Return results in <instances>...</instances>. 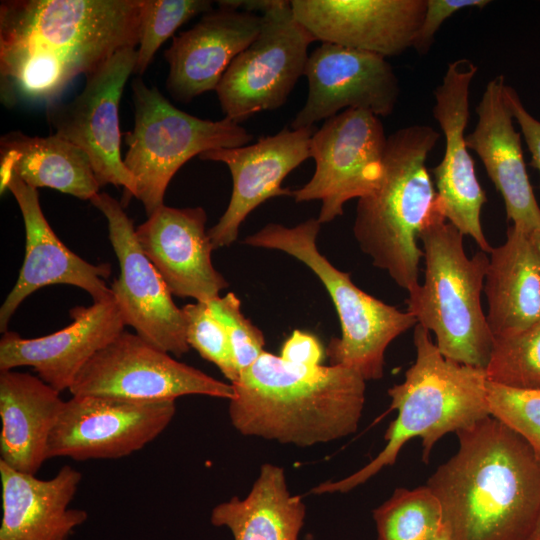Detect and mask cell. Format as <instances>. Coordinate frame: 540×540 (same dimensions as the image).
Instances as JSON below:
<instances>
[{
  "mask_svg": "<svg viewBox=\"0 0 540 540\" xmlns=\"http://www.w3.org/2000/svg\"><path fill=\"white\" fill-rule=\"evenodd\" d=\"M142 0H4L0 4V99L57 102L116 53L136 48Z\"/></svg>",
  "mask_w": 540,
  "mask_h": 540,
  "instance_id": "1",
  "label": "cell"
},
{
  "mask_svg": "<svg viewBox=\"0 0 540 540\" xmlns=\"http://www.w3.org/2000/svg\"><path fill=\"white\" fill-rule=\"evenodd\" d=\"M456 434L458 451L426 484L450 540H525L540 510V458L490 415Z\"/></svg>",
  "mask_w": 540,
  "mask_h": 540,
  "instance_id": "2",
  "label": "cell"
},
{
  "mask_svg": "<svg viewBox=\"0 0 540 540\" xmlns=\"http://www.w3.org/2000/svg\"><path fill=\"white\" fill-rule=\"evenodd\" d=\"M366 380L340 365H297L264 352L231 383L229 418L245 436L309 447L354 433Z\"/></svg>",
  "mask_w": 540,
  "mask_h": 540,
  "instance_id": "3",
  "label": "cell"
},
{
  "mask_svg": "<svg viewBox=\"0 0 540 540\" xmlns=\"http://www.w3.org/2000/svg\"><path fill=\"white\" fill-rule=\"evenodd\" d=\"M415 362L402 383L388 389L390 408L398 415L386 430L383 450L350 476L328 480L311 493H346L365 483L381 469L395 463L406 442L419 437L422 460L428 463L435 443L489 416L487 378L482 368L445 358L420 324L414 327Z\"/></svg>",
  "mask_w": 540,
  "mask_h": 540,
  "instance_id": "4",
  "label": "cell"
},
{
  "mask_svg": "<svg viewBox=\"0 0 540 540\" xmlns=\"http://www.w3.org/2000/svg\"><path fill=\"white\" fill-rule=\"evenodd\" d=\"M439 138L425 124L389 135L381 180L356 208L353 233L361 250L408 292L419 285V233L436 201L426 161Z\"/></svg>",
  "mask_w": 540,
  "mask_h": 540,
  "instance_id": "5",
  "label": "cell"
},
{
  "mask_svg": "<svg viewBox=\"0 0 540 540\" xmlns=\"http://www.w3.org/2000/svg\"><path fill=\"white\" fill-rule=\"evenodd\" d=\"M463 237L435 201L419 233L424 283L408 292L407 312L434 333L445 358L485 369L494 341L481 305L489 258L481 250L469 258Z\"/></svg>",
  "mask_w": 540,
  "mask_h": 540,
  "instance_id": "6",
  "label": "cell"
},
{
  "mask_svg": "<svg viewBox=\"0 0 540 540\" xmlns=\"http://www.w3.org/2000/svg\"><path fill=\"white\" fill-rule=\"evenodd\" d=\"M321 223L310 218L294 227L269 223L247 236L243 243L283 251L308 266L320 279L337 311L341 336L326 348L330 365L357 371L366 381L384 374V356L388 345L418 322L358 288L350 274L340 271L317 247Z\"/></svg>",
  "mask_w": 540,
  "mask_h": 540,
  "instance_id": "7",
  "label": "cell"
},
{
  "mask_svg": "<svg viewBox=\"0 0 540 540\" xmlns=\"http://www.w3.org/2000/svg\"><path fill=\"white\" fill-rule=\"evenodd\" d=\"M134 127L123 135L124 165L136 180V197L147 216L164 205L169 182L191 158L249 144L253 135L227 118L200 119L175 107L140 77L131 84Z\"/></svg>",
  "mask_w": 540,
  "mask_h": 540,
  "instance_id": "8",
  "label": "cell"
},
{
  "mask_svg": "<svg viewBox=\"0 0 540 540\" xmlns=\"http://www.w3.org/2000/svg\"><path fill=\"white\" fill-rule=\"evenodd\" d=\"M314 41L296 20L290 1L275 0L262 14L258 36L233 60L215 90L225 118L240 124L284 105L304 75Z\"/></svg>",
  "mask_w": 540,
  "mask_h": 540,
  "instance_id": "9",
  "label": "cell"
},
{
  "mask_svg": "<svg viewBox=\"0 0 540 540\" xmlns=\"http://www.w3.org/2000/svg\"><path fill=\"white\" fill-rule=\"evenodd\" d=\"M68 391L72 396L134 402L175 401L185 395L228 400L234 396L231 383L182 363L125 330L89 360Z\"/></svg>",
  "mask_w": 540,
  "mask_h": 540,
  "instance_id": "10",
  "label": "cell"
},
{
  "mask_svg": "<svg viewBox=\"0 0 540 540\" xmlns=\"http://www.w3.org/2000/svg\"><path fill=\"white\" fill-rule=\"evenodd\" d=\"M386 143L380 117L367 110L347 109L327 119L310 141L313 176L291 196L296 202L320 200L318 221H333L343 214L347 201L376 189Z\"/></svg>",
  "mask_w": 540,
  "mask_h": 540,
  "instance_id": "11",
  "label": "cell"
},
{
  "mask_svg": "<svg viewBox=\"0 0 540 540\" xmlns=\"http://www.w3.org/2000/svg\"><path fill=\"white\" fill-rule=\"evenodd\" d=\"M136 60V48L119 51L86 78L84 89L72 101L46 106V119L53 134L88 156L100 187L122 186V202L136 197L137 189L134 176L123 162L119 127L120 99L134 73Z\"/></svg>",
  "mask_w": 540,
  "mask_h": 540,
  "instance_id": "12",
  "label": "cell"
},
{
  "mask_svg": "<svg viewBox=\"0 0 540 540\" xmlns=\"http://www.w3.org/2000/svg\"><path fill=\"white\" fill-rule=\"evenodd\" d=\"M90 201L106 218L119 262L120 275L110 287L125 325L169 354L180 357L187 353L190 346L183 310L174 303L165 281L143 252L123 205L105 192Z\"/></svg>",
  "mask_w": 540,
  "mask_h": 540,
  "instance_id": "13",
  "label": "cell"
},
{
  "mask_svg": "<svg viewBox=\"0 0 540 540\" xmlns=\"http://www.w3.org/2000/svg\"><path fill=\"white\" fill-rule=\"evenodd\" d=\"M175 401L72 396L51 432L47 457L117 459L141 450L170 424Z\"/></svg>",
  "mask_w": 540,
  "mask_h": 540,
  "instance_id": "14",
  "label": "cell"
},
{
  "mask_svg": "<svg viewBox=\"0 0 540 540\" xmlns=\"http://www.w3.org/2000/svg\"><path fill=\"white\" fill-rule=\"evenodd\" d=\"M478 67L467 58L448 64L440 85L434 90L433 116L445 138L444 155L432 170L436 201L445 219L463 235L472 237L480 250L491 253L481 211L487 202L475 173L474 161L466 145L469 95Z\"/></svg>",
  "mask_w": 540,
  "mask_h": 540,
  "instance_id": "15",
  "label": "cell"
},
{
  "mask_svg": "<svg viewBox=\"0 0 540 540\" xmlns=\"http://www.w3.org/2000/svg\"><path fill=\"white\" fill-rule=\"evenodd\" d=\"M304 76L307 98L292 129L313 127L347 109L387 117L400 95L399 79L387 58L331 43H321L309 55Z\"/></svg>",
  "mask_w": 540,
  "mask_h": 540,
  "instance_id": "16",
  "label": "cell"
},
{
  "mask_svg": "<svg viewBox=\"0 0 540 540\" xmlns=\"http://www.w3.org/2000/svg\"><path fill=\"white\" fill-rule=\"evenodd\" d=\"M314 127L283 128L278 133L235 148L207 151L202 160L224 163L232 176L229 204L218 222L208 230L214 248L231 245L246 217L266 200L291 196L281 186L286 176L310 158Z\"/></svg>",
  "mask_w": 540,
  "mask_h": 540,
  "instance_id": "17",
  "label": "cell"
},
{
  "mask_svg": "<svg viewBox=\"0 0 540 540\" xmlns=\"http://www.w3.org/2000/svg\"><path fill=\"white\" fill-rule=\"evenodd\" d=\"M9 190L21 211L25 226V256L18 279L0 308V330L8 323L20 304L36 290L56 284L81 288L93 302L113 299L106 279L111 274L108 263L92 264L72 252L54 233L39 202L37 189L16 175L0 182L3 193Z\"/></svg>",
  "mask_w": 540,
  "mask_h": 540,
  "instance_id": "18",
  "label": "cell"
},
{
  "mask_svg": "<svg viewBox=\"0 0 540 540\" xmlns=\"http://www.w3.org/2000/svg\"><path fill=\"white\" fill-rule=\"evenodd\" d=\"M290 5L315 41L387 58L413 46L426 0H292Z\"/></svg>",
  "mask_w": 540,
  "mask_h": 540,
  "instance_id": "19",
  "label": "cell"
},
{
  "mask_svg": "<svg viewBox=\"0 0 540 540\" xmlns=\"http://www.w3.org/2000/svg\"><path fill=\"white\" fill-rule=\"evenodd\" d=\"M202 207L174 208L165 204L135 229L137 240L171 294L210 303L229 286L213 266L215 249Z\"/></svg>",
  "mask_w": 540,
  "mask_h": 540,
  "instance_id": "20",
  "label": "cell"
},
{
  "mask_svg": "<svg viewBox=\"0 0 540 540\" xmlns=\"http://www.w3.org/2000/svg\"><path fill=\"white\" fill-rule=\"evenodd\" d=\"M72 323L49 335L23 338L4 332L0 340V371L32 367L58 392L69 390L89 360L126 326L113 299L76 306Z\"/></svg>",
  "mask_w": 540,
  "mask_h": 540,
  "instance_id": "21",
  "label": "cell"
},
{
  "mask_svg": "<svg viewBox=\"0 0 540 540\" xmlns=\"http://www.w3.org/2000/svg\"><path fill=\"white\" fill-rule=\"evenodd\" d=\"M262 15L218 6L202 14L190 29L173 36L164 51L169 65L166 88L188 103L216 90L233 60L258 36Z\"/></svg>",
  "mask_w": 540,
  "mask_h": 540,
  "instance_id": "22",
  "label": "cell"
},
{
  "mask_svg": "<svg viewBox=\"0 0 540 540\" xmlns=\"http://www.w3.org/2000/svg\"><path fill=\"white\" fill-rule=\"evenodd\" d=\"M505 78L490 80L475 108L477 122L466 145L483 163L500 193L512 226L532 233L540 230V207L529 180L513 116L505 95Z\"/></svg>",
  "mask_w": 540,
  "mask_h": 540,
  "instance_id": "23",
  "label": "cell"
},
{
  "mask_svg": "<svg viewBox=\"0 0 540 540\" xmlns=\"http://www.w3.org/2000/svg\"><path fill=\"white\" fill-rule=\"evenodd\" d=\"M0 477V540H69L87 520L85 510L70 507L82 479L70 465L50 479H40L0 461Z\"/></svg>",
  "mask_w": 540,
  "mask_h": 540,
  "instance_id": "24",
  "label": "cell"
},
{
  "mask_svg": "<svg viewBox=\"0 0 540 540\" xmlns=\"http://www.w3.org/2000/svg\"><path fill=\"white\" fill-rule=\"evenodd\" d=\"M64 403L40 377L0 371V461L36 475L48 459L49 438Z\"/></svg>",
  "mask_w": 540,
  "mask_h": 540,
  "instance_id": "25",
  "label": "cell"
},
{
  "mask_svg": "<svg viewBox=\"0 0 540 540\" xmlns=\"http://www.w3.org/2000/svg\"><path fill=\"white\" fill-rule=\"evenodd\" d=\"M484 281L493 338L519 333L540 321V254L532 233L511 225L506 241L490 253Z\"/></svg>",
  "mask_w": 540,
  "mask_h": 540,
  "instance_id": "26",
  "label": "cell"
},
{
  "mask_svg": "<svg viewBox=\"0 0 540 540\" xmlns=\"http://www.w3.org/2000/svg\"><path fill=\"white\" fill-rule=\"evenodd\" d=\"M10 175L34 189L48 187L82 200H91L101 188L88 156L55 134L39 137L10 131L2 135L0 182Z\"/></svg>",
  "mask_w": 540,
  "mask_h": 540,
  "instance_id": "27",
  "label": "cell"
},
{
  "mask_svg": "<svg viewBox=\"0 0 540 540\" xmlns=\"http://www.w3.org/2000/svg\"><path fill=\"white\" fill-rule=\"evenodd\" d=\"M305 514L302 497L288 489L284 469L264 463L248 495L216 505L210 521L227 527L234 540H298Z\"/></svg>",
  "mask_w": 540,
  "mask_h": 540,
  "instance_id": "28",
  "label": "cell"
},
{
  "mask_svg": "<svg viewBox=\"0 0 540 540\" xmlns=\"http://www.w3.org/2000/svg\"><path fill=\"white\" fill-rule=\"evenodd\" d=\"M373 518L378 540H434L444 527L441 505L426 485L395 489Z\"/></svg>",
  "mask_w": 540,
  "mask_h": 540,
  "instance_id": "29",
  "label": "cell"
},
{
  "mask_svg": "<svg viewBox=\"0 0 540 540\" xmlns=\"http://www.w3.org/2000/svg\"><path fill=\"white\" fill-rule=\"evenodd\" d=\"M484 370L488 382L540 390V321L519 333L494 338Z\"/></svg>",
  "mask_w": 540,
  "mask_h": 540,
  "instance_id": "30",
  "label": "cell"
},
{
  "mask_svg": "<svg viewBox=\"0 0 540 540\" xmlns=\"http://www.w3.org/2000/svg\"><path fill=\"white\" fill-rule=\"evenodd\" d=\"M211 9L209 0H142L134 73L142 75L161 45L178 28Z\"/></svg>",
  "mask_w": 540,
  "mask_h": 540,
  "instance_id": "31",
  "label": "cell"
},
{
  "mask_svg": "<svg viewBox=\"0 0 540 540\" xmlns=\"http://www.w3.org/2000/svg\"><path fill=\"white\" fill-rule=\"evenodd\" d=\"M186 320V339L202 358L215 364L222 374L234 383L239 378L232 347L224 324L203 302L182 307Z\"/></svg>",
  "mask_w": 540,
  "mask_h": 540,
  "instance_id": "32",
  "label": "cell"
},
{
  "mask_svg": "<svg viewBox=\"0 0 540 540\" xmlns=\"http://www.w3.org/2000/svg\"><path fill=\"white\" fill-rule=\"evenodd\" d=\"M487 404L490 416L521 436L540 458V390L487 382Z\"/></svg>",
  "mask_w": 540,
  "mask_h": 540,
  "instance_id": "33",
  "label": "cell"
},
{
  "mask_svg": "<svg viewBox=\"0 0 540 540\" xmlns=\"http://www.w3.org/2000/svg\"><path fill=\"white\" fill-rule=\"evenodd\" d=\"M208 305L227 330L240 375L265 352L263 333L242 314L241 302L233 292L217 297Z\"/></svg>",
  "mask_w": 540,
  "mask_h": 540,
  "instance_id": "34",
  "label": "cell"
},
{
  "mask_svg": "<svg viewBox=\"0 0 540 540\" xmlns=\"http://www.w3.org/2000/svg\"><path fill=\"white\" fill-rule=\"evenodd\" d=\"M489 0H426L421 25L415 35L413 48L421 55L433 45L435 35L443 22L463 8H484Z\"/></svg>",
  "mask_w": 540,
  "mask_h": 540,
  "instance_id": "35",
  "label": "cell"
},
{
  "mask_svg": "<svg viewBox=\"0 0 540 540\" xmlns=\"http://www.w3.org/2000/svg\"><path fill=\"white\" fill-rule=\"evenodd\" d=\"M505 95L512 116L520 127L521 134L531 154L530 165L540 173V121L526 110L519 95L512 87L506 85Z\"/></svg>",
  "mask_w": 540,
  "mask_h": 540,
  "instance_id": "36",
  "label": "cell"
},
{
  "mask_svg": "<svg viewBox=\"0 0 540 540\" xmlns=\"http://www.w3.org/2000/svg\"><path fill=\"white\" fill-rule=\"evenodd\" d=\"M323 348L318 339L306 332L295 330L284 342L280 357L297 365H320Z\"/></svg>",
  "mask_w": 540,
  "mask_h": 540,
  "instance_id": "37",
  "label": "cell"
},
{
  "mask_svg": "<svg viewBox=\"0 0 540 540\" xmlns=\"http://www.w3.org/2000/svg\"><path fill=\"white\" fill-rule=\"evenodd\" d=\"M275 0H221L217 1L218 6L228 7L236 10L256 13L262 15L268 10Z\"/></svg>",
  "mask_w": 540,
  "mask_h": 540,
  "instance_id": "38",
  "label": "cell"
},
{
  "mask_svg": "<svg viewBox=\"0 0 540 540\" xmlns=\"http://www.w3.org/2000/svg\"><path fill=\"white\" fill-rule=\"evenodd\" d=\"M525 540H540V510L534 525Z\"/></svg>",
  "mask_w": 540,
  "mask_h": 540,
  "instance_id": "39",
  "label": "cell"
},
{
  "mask_svg": "<svg viewBox=\"0 0 540 540\" xmlns=\"http://www.w3.org/2000/svg\"><path fill=\"white\" fill-rule=\"evenodd\" d=\"M532 238L540 254V230L532 232Z\"/></svg>",
  "mask_w": 540,
  "mask_h": 540,
  "instance_id": "40",
  "label": "cell"
},
{
  "mask_svg": "<svg viewBox=\"0 0 540 540\" xmlns=\"http://www.w3.org/2000/svg\"><path fill=\"white\" fill-rule=\"evenodd\" d=\"M434 540H450V537L445 527H443L441 532L438 534V536Z\"/></svg>",
  "mask_w": 540,
  "mask_h": 540,
  "instance_id": "41",
  "label": "cell"
}]
</instances>
